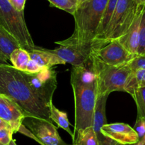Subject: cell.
Masks as SVG:
<instances>
[{
  "instance_id": "1",
  "label": "cell",
  "mask_w": 145,
  "mask_h": 145,
  "mask_svg": "<svg viewBox=\"0 0 145 145\" xmlns=\"http://www.w3.org/2000/svg\"><path fill=\"white\" fill-rule=\"evenodd\" d=\"M0 94L14 101L26 117L52 122L50 118V105L32 89L23 71L8 64H0Z\"/></svg>"
},
{
  "instance_id": "2",
  "label": "cell",
  "mask_w": 145,
  "mask_h": 145,
  "mask_svg": "<svg viewBox=\"0 0 145 145\" xmlns=\"http://www.w3.org/2000/svg\"><path fill=\"white\" fill-rule=\"evenodd\" d=\"M107 2L108 0H84L79 3L72 14L75 21L74 31L63 41L70 44H92Z\"/></svg>"
},
{
  "instance_id": "3",
  "label": "cell",
  "mask_w": 145,
  "mask_h": 145,
  "mask_svg": "<svg viewBox=\"0 0 145 145\" xmlns=\"http://www.w3.org/2000/svg\"><path fill=\"white\" fill-rule=\"evenodd\" d=\"M71 85L74 98V134L79 129L92 127L98 96V79L71 82Z\"/></svg>"
},
{
  "instance_id": "4",
  "label": "cell",
  "mask_w": 145,
  "mask_h": 145,
  "mask_svg": "<svg viewBox=\"0 0 145 145\" xmlns=\"http://www.w3.org/2000/svg\"><path fill=\"white\" fill-rule=\"evenodd\" d=\"M0 25L22 48L31 52L36 48L25 24L24 11L16 10L8 0H0Z\"/></svg>"
},
{
  "instance_id": "5",
  "label": "cell",
  "mask_w": 145,
  "mask_h": 145,
  "mask_svg": "<svg viewBox=\"0 0 145 145\" xmlns=\"http://www.w3.org/2000/svg\"><path fill=\"white\" fill-rule=\"evenodd\" d=\"M139 5L135 0H118L116 9L101 41L93 48H99L125 34L133 23Z\"/></svg>"
},
{
  "instance_id": "6",
  "label": "cell",
  "mask_w": 145,
  "mask_h": 145,
  "mask_svg": "<svg viewBox=\"0 0 145 145\" xmlns=\"http://www.w3.org/2000/svg\"><path fill=\"white\" fill-rule=\"evenodd\" d=\"M93 58L98 79V96L109 95L115 91H125L132 72L128 65L111 66L100 62L93 55Z\"/></svg>"
},
{
  "instance_id": "7",
  "label": "cell",
  "mask_w": 145,
  "mask_h": 145,
  "mask_svg": "<svg viewBox=\"0 0 145 145\" xmlns=\"http://www.w3.org/2000/svg\"><path fill=\"white\" fill-rule=\"evenodd\" d=\"M18 132L34 139L40 145H68L59 136L57 127L50 121L26 117Z\"/></svg>"
},
{
  "instance_id": "8",
  "label": "cell",
  "mask_w": 145,
  "mask_h": 145,
  "mask_svg": "<svg viewBox=\"0 0 145 145\" xmlns=\"http://www.w3.org/2000/svg\"><path fill=\"white\" fill-rule=\"evenodd\" d=\"M23 73L35 93L50 105L57 86L55 70L53 68H44L36 73L25 71H23Z\"/></svg>"
},
{
  "instance_id": "9",
  "label": "cell",
  "mask_w": 145,
  "mask_h": 145,
  "mask_svg": "<svg viewBox=\"0 0 145 145\" xmlns=\"http://www.w3.org/2000/svg\"><path fill=\"white\" fill-rule=\"evenodd\" d=\"M92 55L106 65L116 67L127 65L136 55L127 51L118 39L111 41L100 48L93 49Z\"/></svg>"
},
{
  "instance_id": "10",
  "label": "cell",
  "mask_w": 145,
  "mask_h": 145,
  "mask_svg": "<svg viewBox=\"0 0 145 145\" xmlns=\"http://www.w3.org/2000/svg\"><path fill=\"white\" fill-rule=\"evenodd\" d=\"M59 45L58 48L51 50L65 63L72 64L73 66L81 65L86 62L91 55L93 45L90 44H70L64 41H57Z\"/></svg>"
},
{
  "instance_id": "11",
  "label": "cell",
  "mask_w": 145,
  "mask_h": 145,
  "mask_svg": "<svg viewBox=\"0 0 145 145\" xmlns=\"http://www.w3.org/2000/svg\"><path fill=\"white\" fill-rule=\"evenodd\" d=\"M101 132L105 136L121 145L133 144L140 139L134 128L125 123H107L102 127Z\"/></svg>"
},
{
  "instance_id": "12",
  "label": "cell",
  "mask_w": 145,
  "mask_h": 145,
  "mask_svg": "<svg viewBox=\"0 0 145 145\" xmlns=\"http://www.w3.org/2000/svg\"><path fill=\"white\" fill-rule=\"evenodd\" d=\"M26 115L18 105L8 97L0 94V118L5 121L14 133L18 132Z\"/></svg>"
},
{
  "instance_id": "13",
  "label": "cell",
  "mask_w": 145,
  "mask_h": 145,
  "mask_svg": "<svg viewBox=\"0 0 145 145\" xmlns=\"http://www.w3.org/2000/svg\"><path fill=\"white\" fill-rule=\"evenodd\" d=\"M108 95L98 96L93 116L92 127L96 132L101 145H115L117 142L105 136L101 132L102 127L107 124L106 102Z\"/></svg>"
},
{
  "instance_id": "14",
  "label": "cell",
  "mask_w": 145,
  "mask_h": 145,
  "mask_svg": "<svg viewBox=\"0 0 145 145\" xmlns=\"http://www.w3.org/2000/svg\"><path fill=\"white\" fill-rule=\"evenodd\" d=\"M144 5H139L137 14L133 23L125 34L118 38V41L127 51L133 55H137L139 45V32L142 13Z\"/></svg>"
},
{
  "instance_id": "15",
  "label": "cell",
  "mask_w": 145,
  "mask_h": 145,
  "mask_svg": "<svg viewBox=\"0 0 145 145\" xmlns=\"http://www.w3.org/2000/svg\"><path fill=\"white\" fill-rule=\"evenodd\" d=\"M29 54L31 60L35 61L43 68H53L56 65H65L66 63L49 49L36 47L29 52Z\"/></svg>"
},
{
  "instance_id": "16",
  "label": "cell",
  "mask_w": 145,
  "mask_h": 145,
  "mask_svg": "<svg viewBox=\"0 0 145 145\" xmlns=\"http://www.w3.org/2000/svg\"><path fill=\"white\" fill-rule=\"evenodd\" d=\"M18 48L21 47L18 41L0 25V54L1 56L7 61H9L11 53Z\"/></svg>"
},
{
  "instance_id": "17",
  "label": "cell",
  "mask_w": 145,
  "mask_h": 145,
  "mask_svg": "<svg viewBox=\"0 0 145 145\" xmlns=\"http://www.w3.org/2000/svg\"><path fill=\"white\" fill-rule=\"evenodd\" d=\"M117 2L118 0H108L106 9H105L104 14H103L102 19L101 21L99 29H98L97 33H96V36L95 37L94 40L93 41V43H92L93 48L96 46L103 38L106 29H107L108 26L110 19H111L113 12L115 11Z\"/></svg>"
},
{
  "instance_id": "18",
  "label": "cell",
  "mask_w": 145,
  "mask_h": 145,
  "mask_svg": "<svg viewBox=\"0 0 145 145\" xmlns=\"http://www.w3.org/2000/svg\"><path fill=\"white\" fill-rule=\"evenodd\" d=\"M72 145H101L92 127L79 129L74 134Z\"/></svg>"
},
{
  "instance_id": "19",
  "label": "cell",
  "mask_w": 145,
  "mask_h": 145,
  "mask_svg": "<svg viewBox=\"0 0 145 145\" xmlns=\"http://www.w3.org/2000/svg\"><path fill=\"white\" fill-rule=\"evenodd\" d=\"M50 118L52 121L57 124L58 127L66 131L71 136L72 139L73 138L74 134L72 131L71 130L70 127V122H69L68 116L67 112H63V111L59 110L58 108L54 105L53 102H51L50 104Z\"/></svg>"
},
{
  "instance_id": "20",
  "label": "cell",
  "mask_w": 145,
  "mask_h": 145,
  "mask_svg": "<svg viewBox=\"0 0 145 145\" xmlns=\"http://www.w3.org/2000/svg\"><path fill=\"white\" fill-rule=\"evenodd\" d=\"M145 87V69L132 71L125 87V92L130 95L137 88Z\"/></svg>"
},
{
  "instance_id": "21",
  "label": "cell",
  "mask_w": 145,
  "mask_h": 145,
  "mask_svg": "<svg viewBox=\"0 0 145 145\" xmlns=\"http://www.w3.org/2000/svg\"><path fill=\"white\" fill-rule=\"evenodd\" d=\"M31 60L28 51L22 48L14 50L9 57L10 62L12 66L18 71H25L28 61Z\"/></svg>"
},
{
  "instance_id": "22",
  "label": "cell",
  "mask_w": 145,
  "mask_h": 145,
  "mask_svg": "<svg viewBox=\"0 0 145 145\" xmlns=\"http://www.w3.org/2000/svg\"><path fill=\"white\" fill-rule=\"evenodd\" d=\"M131 96L137 105V117L145 119V87L137 88Z\"/></svg>"
},
{
  "instance_id": "23",
  "label": "cell",
  "mask_w": 145,
  "mask_h": 145,
  "mask_svg": "<svg viewBox=\"0 0 145 145\" xmlns=\"http://www.w3.org/2000/svg\"><path fill=\"white\" fill-rule=\"evenodd\" d=\"M52 6L73 14L79 4V0H48Z\"/></svg>"
},
{
  "instance_id": "24",
  "label": "cell",
  "mask_w": 145,
  "mask_h": 145,
  "mask_svg": "<svg viewBox=\"0 0 145 145\" xmlns=\"http://www.w3.org/2000/svg\"><path fill=\"white\" fill-rule=\"evenodd\" d=\"M137 55H145V6L142 13L140 21Z\"/></svg>"
},
{
  "instance_id": "25",
  "label": "cell",
  "mask_w": 145,
  "mask_h": 145,
  "mask_svg": "<svg viewBox=\"0 0 145 145\" xmlns=\"http://www.w3.org/2000/svg\"><path fill=\"white\" fill-rule=\"evenodd\" d=\"M14 132L10 127L0 128V145H8L13 139Z\"/></svg>"
},
{
  "instance_id": "26",
  "label": "cell",
  "mask_w": 145,
  "mask_h": 145,
  "mask_svg": "<svg viewBox=\"0 0 145 145\" xmlns=\"http://www.w3.org/2000/svg\"><path fill=\"white\" fill-rule=\"evenodd\" d=\"M127 65L132 71L145 69V55H136L127 63Z\"/></svg>"
},
{
  "instance_id": "27",
  "label": "cell",
  "mask_w": 145,
  "mask_h": 145,
  "mask_svg": "<svg viewBox=\"0 0 145 145\" xmlns=\"http://www.w3.org/2000/svg\"><path fill=\"white\" fill-rule=\"evenodd\" d=\"M134 129L137 132L139 139L144 137L145 136V119L140 117H137Z\"/></svg>"
},
{
  "instance_id": "28",
  "label": "cell",
  "mask_w": 145,
  "mask_h": 145,
  "mask_svg": "<svg viewBox=\"0 0 145 145\" xmlns=\"http://www.w3.org/2000/svg\"><path fill=\"white\" fill-rule=\"evenodd\" d=\"M43 68V67L40 65L38 63H36L33 60L31 59L28 61V64H27L25 71L27 72H29V73H36V72H39Z\"/></svg>"
},
{
  "instance_id": "29",
  "label": "cell",
  "mask_w": 145,
  "mask_h": 145,
  "mask_svg": "<svg viewBox=\"0 0 145 145\" xmlns=\"http://www.w3.org/2000/svg\"><path fill=\"white\" fill-rule=\"evenodd\" d=\"M11 5L18 11H24L26 0H8Z\"/></svg>"
},
{
  "instance_id": "30",
  "label": "cell",
  "mask_w": 145,
  "mask_h": 145,
  "mask_svg": "<svg viewBox=\"0 0 145 145\" xmlns=\"http://www.w3.org/2000/svg\"><path fill=\"white\" fill-rule=\"evenodd\" d=\"M130 145H145V136L143 138H142V139H139L138 142H137L136 143Z\"/></svg>"
},
{
  "instance_id": "31",
  "label": "cell",
  "mask_w": 145,
  "mask_h": 145,
  "mask_svg": "<svg viewBox=\"0 0 145 145\" xmlns=\"http://www.w3.org/2000/svg\"><path fill=\"white\" fill-rule=\"evenodd\" d=\"M10 127L5 121L3 120L1 118H0V128H3V127Z\"/></svg>"
},
{
  "instance_id": "32",
  "label": "cell",
  "mask_w": 145,
  "mask_h": 145,
  "mask_svg": "<svg viewBox=\"0 0 145 145\" xmlns=\"http://www.w3.org/2000/svg\"><path fill=\"white\" fill-rule=\"evenodd\" d=\"M0 64H8V61H7V60L4 59V58L1 56V54H0Z\"/></svg>"
},
{
  "instance_id": "33",
  "label": "cell",
  "mask_w": 145,
  "mask_h": 145,
  "mask_svg": "<svg viewBox=\"0 0 145 145\" xmlns=\"http://www.w3.org/2000/svg\"><path fill=\"white\" fill-rule=\"evenodd\" d=\"M138 5H144L145 0H135Z\"/></svg>"
},
{
  "instance_id": "34",
  "label": "cell",
  "mask_w": 145,
  "mask_h": 145,
  "mask_svg": "<svg viewBox=\"0 0 145 145\" xmlns=\"http://www.w3.org/2000/svg\"><path fill=\"white\" fill-rule=\"evenodd\" d=\"M8 145H17V144L14 139H12V140H11V142H10V144Z\"/></svg>"
},
{
  "instance_id": "35",
  "label": "cell",
  "mask_w": 145,
  "mask_h": 145,
  "mask_svg": "<svg viewBox=\"0 0 145 145\" xmlns=\"http://www.w3.org/2000/svg\"><path fill=\"white\" fill-rule=\"evenodd\" d=\"M84 1V0H79V3L82 2V1Z\"/></svg>"
},
{
  "instance_id": "36",
  "label": "cell",
  "mask_w": 145,
  "mask_h": 145,
  "mask_svg": "<svg viewBox=\"0 0 145 145\" xmlns=\"http://www.w3.org/2000/svg\"><path fill=\"white\" fill-rule=\"evenodd\" d=\"M115 145H121V144H118V143H116Z\"/></svg>"
},
{
  "instance_id": "37",
  "label": "cell",
  "mask_w": 145,
  "mask_h": 145,
  "mask_svg": "<svg viewBox=\"0 0 145 145\" xmlns=\"http://www.w3.org/2000/svg\"><path fill=\"white\" fill-rule=\"evenodd\" d=\"M144 6H145V4H144Z\"/></svg>"
}]
</instances>
